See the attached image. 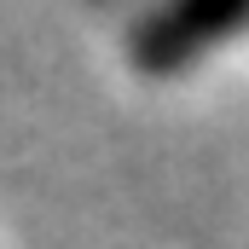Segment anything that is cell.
I'll return each instance as SVG.
<instances>
[{"label": "cell", "mask_w": 249, "mask_h": 249, "mask_svg": "<svg viewBox=\"0 0 249 249\" xmlns=\"http://www.w3.org/2000/svg\"><path fill=\"white\" fill-rule=\"evenodd\" d=\"M249 23V0H162L133 29V64L145 75H174L232 41Z\"/></svg>", "instance_id": "6da1fadb"}]
</instances>
